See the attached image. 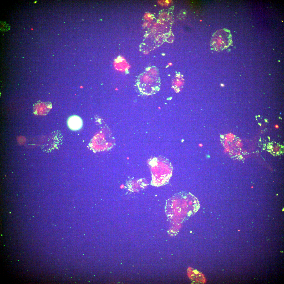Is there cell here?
I'll use <instances>...</instances> for the list:
<instances>
[{"instance_id":"obj_6","label":"cell","mask_w":284,"mask_h":284,"mask_svg":"<svg viewBox=\"0 0 284 284\" xmlns=\"http://www.w3.org/2000/svg\"><path fill=\"white\" fill-rule=\"evenodd\" d=\"M199 145L200 147H201L202 146H203L202 145V144H199Z\"/></svg>"},{"instance_id":"obj_3","label":"cell","mask_w":284,"mask_h":284,"mask_svg":"<svg viewBox=\"0 0 284 284\" xmlns=\"http://www.w3.org/2000/svg\"><path fill=\"white\" fill-rule=\"evenodd\" d=\"M52 108L51 103L49 102L38 103L33 106V111L34 114L38 115H45Z\"/></svg>"},{"instance_id":"obj_9","label":"cell","mask_w":284,"mask_h":284,"mask_svg":"<svg viewBox=\"0 0 284 284\" xmlns=\"http://www.w3.org/2000/svg\"><path fill=\"white\" fill-rule=\"evenodd\" d=\"M36 2H37V1H36V2H34V3H36Z\"/></svg>"},{"instance_id":"obj_5","label":"cell","mask_w":284,"mask_h":284,"mask_svg":"<svg viewBox=\"0 0 284 284\" xmlns=\"http://www.w3.org/2000/svg\"><path fill=\"white\" fill-rule=\"evenodd\" d=\"M183 76L180 73H176L174 76L172 82V88L176 93L181 91L184 84Z\"/></svg>"},{"instance_id":"obj_7","label":"cell","mask_w":284,"mask_h":284,"mask_svg":"<svg viewBox=\"0 0 284 284\" xmlns=\"http://www.w3.org/2000/svg\"><path fill=\"white\" fill-rule=\"evenodd\" d=\"M80 88H83V87L81 85V86H80Z\"/></svg>"},{"instance_id":"obj_4","label":"cell","mask_w":284,"mask_h":284,"mask_svg":"<svg viewBox=\"0 0 284 284\" xmlns=\"http://www.w3.org/2000/svg\"><path fill=\"white\" fill-rule=\"evenodd\" d=\"M67 124L69 128L73 131L80 129L83 126V122L82 119L79 116L73 115L68 118Z\"/></svg>"},{"instance_id":"obj_8","label":"cell","mask_w":284,"mask_h":284,"mask_svg":"<svg viewBox=\"0 0 284 284\" xmlns=\"http://www.w3.org/2000/svg\"><path fill=\"white\" fill-rule=\"evenodd\" d=\"M158 109H161V108H160V107H158Z\"/></svg>"},{"instance_id":"obj_1","label":"cell","mask_w":284,"mask_h":284,"mask_svg":"<svg viewBox=\"0 0 284 284\" xmlns=\"http://www.w3.org/2000/svg\"><path fill=\"white\" fill-rule=\"evenodd\" d=\"M197 199L190 193L180 192L167 201L165 211L171 221L181 222L193 215L199 209Z\"/></svg>"},{"instance_id":"obj_2","label":"cell","mask_w":284,"mask_h":284,"mask_svg":"<svg viewBox=\"0 0 284 284\" xmlns=\"http://www.w3.org/2000/svg\"><path fill=\"white\" fill-rule=\"evenodd\" d=\"M161 84L159 70L154 66L146 68L145 71L138 77L136 83L139 92L147 95L155 94L159 91Z\"/></svg>"}]
</instances>
